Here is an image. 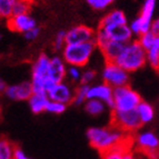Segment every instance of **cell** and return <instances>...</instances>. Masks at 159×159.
<instances>
[{
  "label": "cell",
  "instance_id": "6da1fadb",
  "mask_svg": "<svg viewBox=\"0 0 159 159\" xmlns=\"http://www.w3.org/2000/svg\"><path fill=\"white\" fill-rule=\"evenodd\" d=\"M90 146L100 154L122 145H134V136L110 125V127H91L86 133Z\"/></svg>",
  "mask_w": 159,
  "mask_h": 159
},
{
  "label": "cell",
  "instance_id": "7a4b0ae2",
  "mask_svg": "<svg viewBox=\"0 0 159 159\" xmlns=\"http://www.w3.org/2000/svg\"><path fill=\"white\" fill-rule=\"evenodd\" d=\"M115 62L128 72L137 71L148 62L147 51L138 40H131L126 43L124 50Z\"/></svg>",
  "mask_w": 159,
  "mask_h": 159
},
{
  "label": "cell",
  "instance_id": "3957f363",
  "mask_svg": "<svg viewBox=\"0 0 159 159\" xmlns=\"http://www.w3.org/2000/svg\"><path fill=\"white\" fill-rule=\"evenodd\" d=\"M96 47H97L96 40L84 43L66 45L62 50V58L69 66L81 68L89 62Z\"/></svg>",
  "mask_w": 159,
  "mask_h": 159
},
{
  "label": "cell",
  "instance_id": "277c9868",
  "mask_svg": "<svg viewBox=\"0 0 159 159\" xmlns=\"http://www.w3.org/2000/svg\"><path fill=\"white\" fill-rule=\"evenodd\" d=\"M114 101L115 107L112 110L118 111H130L135 110L141 102L140 95L134 90L130 86L114 88Z\"/></svg>",
  "mask_w": 159,
  "mask_h": 159
},
{
  "label": "cell",
  "instance_id": "5b68a950",
  "mask_svg": "<svg viewBox=\"0 0 159 159\" xmlns=\"http://www.w3.org/2000/svg\"><path fill=\"white\" fill-rule=\"evenodd\" d=\"M143 125V124L138 115L137 109L130 111H118V110L111 111V126L125 131L126 134L131 135L136 133L140 129Z\"/></svg>",
  "mask_w": 159,
  "mask_h": 159
},
{
  "label": "cell",
  "instance_id": "8992f818",
  "mask_svg": "<svg viewBox=\"0 0 159 159\" xmlns=\"http://www.w3.org/2000/svg\"><path fill=\"white\" fill-rule=\"evenodd\" d=\"M134 149L143 151L149 157L159 159V139L152 131L139 133L134 137Z\"/></svg>",
  "mask_w": 159,
  "mask_h": 159
},
{
  "label": "cell",
  "instance_id": "52a82bcc",
  "mask_svg": "<svg viewBox=\"0 0 159 159\" xmlns=\"http://www.w3.org/2000/svg\"><path fill=\"white\" fill-rule=\"evenodd\" d=\"M102 79L103 82L112 88L122 87L127 86L129 82V72L116 62H106L102 71Z\"/></svg>",
  "mask_w": 159,
  "mask_h": 159
},
{
  "label": "cell",
  "instance_id": "ba28073f",
  "mask_svg": "<svg viewBox=\"0 0 159 159\" xmlns=\"http://www.w3.org/2000/svg\"><path fill=\"white\" fill-rule=\"evenodd\" d=\"M87 99H97V100L103 101L107 105V107L112 110L115 107L114 88L106 82L90 86L87 95Z\"/></svg>",
  "mask_w": 159,
  "mask_h": 159
},
{
  "label": "cell",
  "instance_id": "9c48e42d",
  "mask_svg": "<svg viewBox=\"0 0 159 159\" xmlns=\"http://www.w3.org/2000/svg\"><path fill=\"white\" fill-rule=\"evenodd\" d=\"M96 39V31L91 29L90 27L84 26H76L74 28L67 31L66 40L67 45H74V43H84L93 41Z\"/></svg>",
  "mask_w": 159,
  "mask_h": 159
},
{
  "label": "cell",
  "instance_id": "30bf717a",
  "mask_svg": "<svg viewBox=\"0 0 159 159\" xmlns=\"http://www.w3.org/2000/svg\"><path fill=\"white\" fill-rule=\"evenodd\" d=\"M48 98L50 100L59 101V102L66 103L67 106L74 102L75 98V90L66 82H58L53 86L49 93H48Z\"/></svg>",
  "mask_w": 159,
  "mask_h": 159
},
{
  "label": "cell",
  "instance_id": "8fae6325",
  "mask_svg": "<svg viewBox=\"0 0 159 159\" xmlns=\"http://www.w3.org/2000/svg\"><path fill=\"white\" fill-rule=\"evenodd\" d=\"M5 95L7 98L11 99V100H29L30 97L34 95L31 82L25 81L21 84H18V85L8 86L5 90Z\"/></svg>",
  "mask_w": 159,
  "mask_h": 159
},
{
  "label": "cell",
  "instance_id": "7c38bea8",
  "mask_svg": "<svg viewBox=\"0 0 159 159\" xmlns=\"http://www.w3.org/2000/svg\"><path fill=\"white\" fill-rule=\"evenodd\" d=\"M7 27L11 31L25 34L37 26H36V20L31 16H29V13H26V15L12 16L7 19Z\"/></svg>",
  "mask_w": 159,
  "mask_h": 159
},
{
  "label": "cell",
  "instance_id": "4fadbf2b",
  "mask_svg": "<svg viewBox=\"0 0 159 159\" xmlns=\"http://www.w3.org/2000/svg\"><path fill=\"white\" fill-rule=\"evenodd\" d=\"M101 28V27H98ZM106 31L108 37L114 41H119V43H128L131 41L133 38V31L130 29V26L128 25H117V26H108L101 28Z\"/></svg>",
  "mask_w": 159,
  "mask_h": 159
},
{
  "label": "cell",
  "instance_id": "5bb4252c",
  "mask_svg": "<svg viewBox=\"0 0 159 159\" xmlns=\"http://www.w3.org/2000/svg\"><path fill=\"white\" fill-rule=\"evenodd\" d=\"M66 65V61L62 57H52L50 60L49 70H48V78L56 84L62 82L67 77V71H68Z\"/></svg>",
  "mask_w": 159,
  "mask_h": 159
},
{
  "label": "cell",
  "instance_id": "9a60e30c",
  "mask_svg": "<svg viewBox=\"0 0 159 159\" xmlns=\"http://www.w3.org/2000/svg\"><path fill=\"white\" fill-rule=\"evenodd\" d=\"M155 8H156V0H145L140 16L138 17L143 26V34L150 31L151 24L154 21L152 17H154Z\"/></svg>",
  "mask_w": 159,
  "mask_h": 159
},
{
  "label": "cell",
  "instance_id": "2e32d148",
  "mask_svg": "<svg viewBox=\"0 0 159 159\" xmlns=\"http://www.w3.org/2000/svg\"><path fill=\"white\" fill-rule=\"evenodd\" d=\"M51 58L41 53L32 64V79H46L48 78V70Z\"/></svg>",
  "mask_w": 159,
  "mask_h": 159
},
{
  "label": "cell",
  "instance_id": "e0dca14e",
  "mask_svg": "<svg viewBox=\"0 0 159 159\" xmlns=\"http://www.w3.org/2000/svg\"><path fill=\"white\" fill-rule=\"evenodd\" d=\"M126 43H119V41H114L110 40L107 46L103 48L102 50H100L102 52L103 57L106 59V62H115L116 59L119 57V55L121 53V51L124 50Z\"/></svg>",
  "mask_w": 159,
  "mask_h": 159
},
{
  "label": "cell",
  "instance_id": "ac0fdd59",
  "mask_svg": "<svg viewBox=\"0 0 159 159\" xmlns=\"http://www.w3.org/2000/svg\"><path fill=\"white\" fill-rule=\"evenodd\" d=\"M117 25H127V17H126L125 12L121 10H112L107 13L106 16L101 19L99 27L103 28V27L117 26Z\"/></svg>",
  "mask_w": 159,
  "mask_h": 159
},
{
  "label": "cell",
  "instance_id": "d6986e66",
  "mask_svg": "<svg viewBox=\"0 0 159 159\" xmlns=\"http://www.w3.org/2000/svg\"><path fill=\"white\" fill-rule=\"evenodd\" d=\"M29 102L30 110L34 114H41L43 111H47V106L49 102L48 96L45 95H32L30 99L28 100Z\"/></svg>",
  "mask_w": 159,
  "mask_h": 159
},
{
  "label": "cell",
  "instance_id": "ffe728a7",
  "mask_svg": "<svg viewBox=\"0 0 159 159\" xmlns=\"http://www.w3.org/2000/svg\"><path fill=\"white\" fill-rule=\"evenodd\" d=\"M137 112L140 117L143 124H148V122L152 121V119L155 118L154 107L146 101H141L139 103V106L137 107Z\"/></svg>",
  "mask_w": 159,
  "mask_h": 159
},
{
  "label": "cell",
  "instance_id": "44dd1931",
  "mask_svg": "<svg viewBox=\"0 0 159 159\" xmlns=\"http://www.w3.org/2000/svg\"><path fill=\"white\" fill-rule=\"evenodd\" d=\"M129 149H134V145H122L116 148H112L110 150H107L102 152L101 159H125L126 151Z\"/></svg>",
  "mask_w": 159,
  "mask_h": 159
},
{
  "label": "cell",
  "instance_id": "7402d4cb",
  "mask_svg": "<svg viewBox=\"0 0 159 159\" xmlns=\"http://www.w3.org/2000/svg\"><path fill=\"white\" fill-rule=\"evenodd\" d=\"M107 105L103 101L97 99H87L85 102V110L91 116H99L106 110Z\"/></svg>",
  "mask_w": 159,
  "mask_h": 159
},
{
  "label": "cell",
  "instance_id": "603a6c76",
  "mask_svg": "<svg viewBox=\"0 0 159 159\" xmlns=\"http://www.w3.org/2000/svg\"><path fill=\"white\" fill-rule=\"evenodd\" d=\"M147 59L150 66L159 71V37H156L154 43L147 50Z\"/></svg>",
  "mask_w": 159,
  "mask_h": 159
},
{
  "label": "cell",
  "instance_id": "cb8c5ba5",
  "mask_svg": "<svg viewBox=\"0 0 159 159\" xmlns=\"http://www.w3.org/2000/svg\"><path fill=\"white\" fill-rule=\"evenodd\" d=\"M16 147L7 139L2 137L0 140V159H13Z\"/></svg>",
  "mask_w": 159,
  "mask_h": 159
},
{
  "label": "cell",
  "instance_id": "d4e9b609",
  "mask_svg": "<svg viewBox=\"0 0 159 159\" xmlns=\"http://www.w3.org/2000/svg\"><path fill=\"white\" fill-rule=\"evenodd\" d=\"M89 88H90V85H85V84H80L76 90H75V98H74V105H82L87 101V95L88 91H89Z\"/></svg>",
  "mask_w": 159,
  "mask_h": 159
},
{
  "label": "cell",
  "instance_id": "484cf974",
  "mask_svg": "<svg viewBox=\"0 0 159 159\" xmlns=\"http://www.w3.org/2000/svg\"><path fill=\"white\" fill-rule=\"evenodd\" d=\"M16 1L17 0H0V16L6 19L12 17L13 5Z\"/></svg>",
  "mask_w": 159,
  "mask_h": 159
},
{
  "label": "cell",
  "instance_id": "4316f807",
  "mask_svg": "<svg viewBox=\"0 0 159 159\" xmlns=\"http://www.w3.org/2000/svg\"><path fill=\"white\" fill-rule=\"evenodd\" d=\"M30 6L31 3L24 1V0H17L15 5H13V12L12 16H18V15H26L29 13Z\"/></svg>",
  "mask_w": 159,
  "mask_h": 159
},
{
  "label": "cell",
  "instance_id": "83f0119b",
  "mask_svg": "<svg viewBox=\"0 0 159 159\" xmlns=\"http://www.w3.org/2000/svg\"><path fill=\"white\" fill-rule=\"evenodd\" d=\"M66 109H67L66 103L50 100V99H49V102H48V106H47L48 112H51V114H55V115H60V114H62Z\"/></svg>",
  "mask_w": 159,
  "mask_h": 159
},
{
  "label": "cell",
  "instance_id": "f1b7e54d",
  "mask_svg": "<svg viewBox=\"0 0 159 159\" xmlns=\"http://www.w3.org/2000/svg\"><path fill=\"white\" fill-rule=\"evenodd\" d=\"M66 31H59L53 40V49L56 51H62L64 48L67 45V40H66Z\"/></svg>",
  "mask_w": 159,
  "mask_h": 159
},
{
  "label": "cell",
  "instance_id": "f546056e",
  "mask_svg": "<svg viewBox=\"0 0 159 159\" xmlns=\"http://www.w3.org/2000/svg\"><path fill=\"white\" fill-rule=\"evenodd\" d=\"M157 36H155L154 34L151 31H148L146 32V34H141V36H139V39H138V41L140 43V45L143 46L145 49H146V51L148 50L149 48L151 47V45L154 43L155 39H156Z\"/></svg>",
  "mask_w": 159,
  "mask_h": 159
},
{
  "label": "cell",
  "instance_id": "4dcf8cb0",
  "mask_svg": "<svg viewBox=\"0 0 159 159\" xmlns=\"http://www.w3.org/2000/svg\"><path fill=\"white\" fill-rule=\"evenodd\" d=\"M86 1L91 8L101 10V9H105L106 7H108L109 5H111L115 0H86Z\"/></svg>",
  "mask_w": 159,
  "mask_h": 159
},
{
  "label": "cell",
  "instance_id": "1f68e13d",
  "mask_svg": "<svg viewBox=\"0 0 159 159\" xmlns=\"http://www.w3.org/2000/svg\"><path fill=\"white\" fill-rule=\"evenodd\" d=\"M97 76V72L93 69H88L86 71L82 72L81 79H80V84H85V85H90V82L93 81Z\"/></svg>",
  "mask_w": 159,
  "mask_h": 159
},
{
  "label": "cell",
  "instance_id": "d6a6232c",
  "mask_svg": "<svg viewBox=\"0 0 159 159\" xmlns=\"http://www.w3.org/2000/svg\"><path fill=\"white\" fill-rule=\"evenodd\" d=\"M67 76H68L72 81H80L81 76H82V72L80 71L79 67L69 66L68 71H67Z\"/></svg>",
  "mask_w": 159,
  "mask_h": 159
},
{
  "label": "cell",
  "instance_id": "836d02e7",
  "mask_svg": "<svg viewBox=\"0 0 159 159\" xmlns=\"http://www.w3.org/2000/svg\"><path fill=\"white\" fill-rule=\"evenodd\" d=\"M39 32H40L39 28H38V27H34V28H32V29H30L27 32H25L24 34H25V38H26L27 40L31 41V40H34L38 36H39Z\"/></svg>",
  "mask_w": 159,
  "mask_h": 159
},
{
  "label": "cell",
  "instance_id": "e575fe53",
  "mask_svg": "<svg viewBox=\"0 0 159 159\" xmlns=\"http://www.w3.org/2000/svg\"><path fill=\"white\" fill-rule=\"evenodd\" d=\"M13 159H32V158L27 156V155L25 154V151H22L20 148H17L16 147L15 155H13Z\"/></svg>",
  "mask_w": 159,
  "mask_h": 159
},
{
  "label": "cell",
  "instance_id": "d590c367",
  "mask_svg": "<svg viewBox=\"0 0 159 159\" xmlns=\"http://www.w3.org/2000/svg\"><path fill=\"white\" fill-rule=\"evenodd\" d=\"M150 31L152 32L155 36L159 37V18L155 19L154 21H152V24H151V27H150Z\"/></svg>",
  "mask_w": 159,
  "mask_h": 159
},
{
  "label": "cell",
  "instance_id": "8d00e7d4",
  "mask_svg": "<svg viewBox=\"0 0 159 159\" xmlns=\"http://www.w3.org/2000/svg\"><path fill=\"white\" fill-rule=\"evenodd\" d=\"M134 154H135V159H154L149 157L147 154L143 152V151L136 150V149H134Z\"/></svg>",
  "mask_w": 159,
  "mask_h": 159
},
{
  "label": "cell",
  "instance_id": "74e56055",
  "mask_svg": "<svg viewBox=\"0 0 159 159\" xmlns=\"http://www.w3.org/2000/svg\"><path fill=\"white\" fill-rule=\"evenodd\" d=\"M125 159H135V154H134V149H129L126 151Z\"/></svg>",
  "mask_w": 159,
  "mask_h": 159
},
{
  "label": "cell",
  "instance_id": "f35d334b",
  "mask_svg": "<svg viewBox=\"0 0 159 159\" xmlns=\"http://www.w3.org/2000/svg\"><path fill=\"white\" fill-rule=\"evenodd\" d=\"M7 87H8V86L6 85V82L3 81V80H1V81H0V90L2 91V93H5V90L7 89Z\"/></svg>",
  "mask_w": 159,
  "mask_h": 159
},
{
  "label": "cell",
  "instance_id": "ab89813d",
  "mask_svg": "<svg viewBox=\"0 0 159 159\" xmlns=\"http://www.w3.org/2000/svg\"><path fill=\"white\" fill-rule=\"evenodd\" d=\"M24 1H27V2H29V3H31L34 0H24Z\"/></svg>",
  "mask_w": 159,
  "mask_h": 159
}]
</instances>
